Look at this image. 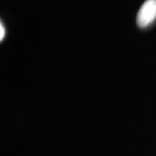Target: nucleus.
<instances>
[{
	"mask_svg": "<svg viewBox=\"0 0 156 156\" xmlns=\"http://www.w3.org/2000/svg\"><path fill=\"white\" fill-rule=\"evenodd\" d=\"M4 36H5V29L3 27V23H0V40H3Z\"/></svg>",
	"mask_w": 156,
	"mask_h": 156,
	"instance_id": "2",
	"label": "nucleus"
},
{
	"mask_svg": "<svg viewBox=\"0 0 156 156\" xmlns=\"http://www.w3.org/2000/svg\"><path fill=\"white\" fill-rule=\"evenodd\" d=\"M156 20V0H146L137 14V24L139 27L151 26Z\"/></svg>",
	"mask_w": 156,
	"mask_h": 156,
	"instance_id": "1",
	"label": "nucleus"
}]
</instances>
